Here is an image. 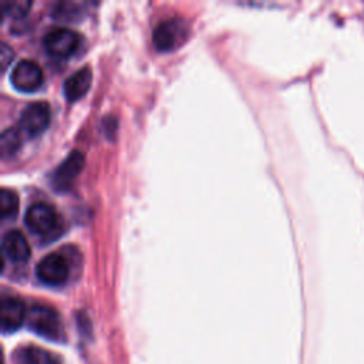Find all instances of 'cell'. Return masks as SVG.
Returning <instances> with one entry per match:
<instances>
[{"label": "cell", "mask_w": 364, "mask_h": 364, "mask_svg": "<svg viewBox=\"0 0 364 364\" xmlns=\"http://www.w3.org/2000/svg\"><path fill=\"white\" fill-rule=\"evenodd\" d=\"M27 326L41 337L53 341L64 340L63 323L58 313L46 304H33L27 310Z\"/></svg>", "instance_id": "obj_1"}, {"label": "cell", "mask_w": 364, "mask_h": 364, "mask_svg": "<svg viewBox=\"0 0 364 364\" xmlns=\"http://www.w3.org/2000/svg\"><path fill=\"white\" fill-rule=\"evenodd\" d=\"M188 36L189 26L181 17L164 18L152 30V41L159 51H169L181 46Z\"/></svg>", "instance_id": "obj_2"}, {"label": "cell", "mask_w": 364, "mask_h": 364, "mask_svg": "<svg viewBox=\"0 0 364 364\" xmlns=\"http://www.w3.org/2000/svg\"><path fill=\"white\" fill-rule=\"evenodd\" d=\"M24 223L30 232L40 236H47L57 230L58 215L50 203L34 202L28 205L24 212Z\"/></svg>", "instance_id": "obj_3"}, {"label": "cell", "mask_w": 364, "mask_h": 364, "mask_svg": "<svg viewBox=\"0 0 364 364\" xmlns=\"http://www.w3.org/2000/svg\"><path fill=\"white\" fill-rule=\"evenodd\" d=\"M80 44V36L73 28L55 26L48 28L43 36V46L46 51L54 57L71 55Z\"/></svg>", "instance_id": "obj_4"}, {"label": "cell", "mask_w": 364, "mask_h": 364, "mask_svg": "<svg viewBox=\"0 0 364 364\" xmlns=\"http://www.w3.org/2000/svg\"><path fill=\"white\" fill-rule=\"evenodd\" d=\"M68 263L67 259L60 252H50L44 255L36 264V276L40 282L58 286L67 282L68 279Z\"/></svg>", "instance_id": "obj_5"}, {"label": "cell", "mask_w": 364, "mask_h": 364, "mask_svg": "<svg viewBox=\"0 0 364 364\" xmlns=\"http://www.w3.org/2000/svg\"><path fill=\"white\" fill-rule=\"evenodd\" d=\"M50 121V105L47 101H31L20 112L17 128L21 134L34 136L40 134Z\"/></svg>", "instance_id": "obj_6"}, {"label": "cell", "mask_w": 364, "mask_h": 364, "mask_svg": "<svg viewBox=\"0 0 364 364\" xmlns=\"http://www.w3.org/2000/svg\"><path fill=\"white\" fill-rule=\"evenodd\" d=\"M10 81L20 91H33L43 82V70L37 61L23 58L13 65Z\"/></svg>", "instance_id": "obj_7"}, {"label": "cell", "mask_w": 364, "mask_h": 364, "mask_svg": "<svg viewBox=\"0 0 364 364\" xmlns=\"http://www.w3.org/2000/svg\"><path fill=\"white\" fill-rule=\"evenodd\" d=\"M27 309L24 301L17 296H1L0 300V327L3 333L16 331L26 320Z\"/></svg>", "instance_id": "obj_8"}, {"label": "cell", "mask_w": 364, "mask_h": 364, "mask_svg": "<svg viewBox=\"0 0 364 364\" xmlns=\"http://www.w3.org/2000/svg\"><path fill=\"white\" fill-rule=\"evenodd\" d=\"M84 165V155L78 149L70 151V154L54 168L51 173V183L55 189H67L71 181L80 173Z\"/></svg>", "instance_id": "obj_9"}, {"label": "cell", "mask_w": 364, "mask_h": 364, "mask_svg": "<svg viewBox=\"0 0 364 364\" xmlns=\"http://www.w3.org/2000/svg\"><path fill=\"white\" fill-rule=\"evenodd\" d=\"M3 255L13 262H24L30 256L27 239L18 229H9L1 236Z\"/></svg>", "instance_id": "obj_10"}, {"label": "cell", "mask_w": 364, "mask_h": 364, "mask_svg": "<svg viewBox=\"0 0 364 364\" xmlns=\"http://www.w3.org/2000/svg\"><path fill=\"white\" fill-rule=\"evenodd\" d=\"M91 78H92V73L88 65H82L81 68H77L75 71H73L68 77H65L63 82V92L65 98L73 101L84 95L91 84Z\"/></svg>", "instance_id": "obj_11"}, {"label": "cell", "mask_w": 364, "mask_h": 364, "mask_svg": "<svg viewBox=\"0 0 364 364\" xmlns=\"http://www.w3.org/2000/svg\"><path fill=\"white\" fill-rule=\"evenodd\" d=\"M21 132L17 127H9L6 129L1 131L0 134V152L1 156H9L11 155L14 151H17V148L21 144Z\"/></svg>", "instance_id": "obj_12"}, {"label": "cell", "mask_w": 364, "mask_h": 364, "mask_svg": "<svg viewBox=\"0 0 364 364\" xmlns=\"http://www.w3.org/2000/svg\"><path fill=\"white\" fill-rule=\"evenodd\" d=\"M18 361H20V364H58L50 353H47L38 347L23 348L20 351Z\"/></svg>", "instance_id": "obj_13"}, {"label": "cell", "mask_w": 364, "mask_h": 364, "mask_svg": "<svg viewBox=\"0 0 364 364\" xmlns=\"http://www.w3.org/2000/svg\"><path fill=\"white\" fill-rule=\"evenodd\" d=\"M18 210V198L14 191L9 188L0 189V216L3 219L13 218Z\"/></svg>", "instance_id": "obj_14"}, {"label": "cell", "mask_w": 364, "mask_h": 364, "mask_svg": "<svg viewBox=\"0 0 364 364\" xmlns=\"http://www.w3.org/2000/svg\"><path fill=\"white\" fill-rule=\"evenodd\" d=\"M84 6L85 3L82 1H58L54 4L53 16L60 18H73L75 16H80Z\"/></svg>", "instance_id": "obj_15"}, {"label": "cell", "mask_w": 364, "mask_h": 364, "mask_svg": "<svg viewBox=\"0 0 364 364\" xmlns=\"http://www.w3.org/2000/svg\"><path fill=\"white\" fill-rule=\"evenodd\" d=\"M31 6V1L26 0H13V1H3V13L6 16H13V17H21L26 14L28 7Z\"/></svg>", "instance_id": "obj_16"}, {"label": "cell", "mask_w": 364, "mask_h": 364, "mask_svg": "<svg viewBox=\"0 0 364 364\" xmlns=\"http://www.w3.org/2000/svg\"><path fill=\"white\" fill-rule=\"evenodd\" d=\"M11 58H13V50L10 48V46L7 43L3 41L0 46V67H1V70L7 68Z\"/></svg>", "instance_id": "obj_17"}]
</instances>
